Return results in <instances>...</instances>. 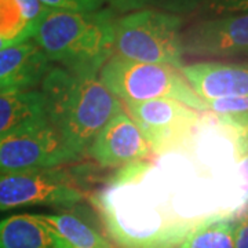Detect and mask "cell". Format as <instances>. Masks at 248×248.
I'll return each mask as SVG.
<instances>
[{
    "mask_svg": "<svg viewBox=\"0 0 248 248\" xmlns=\"http://www.w3.org/2000/svg\"><path fill=\"white\" fill-rule=\"evenodd\" d=\"M47 119L75 159L87 155L102 127L124 109L99 75L73 73L54 65L40 84Z\"/></svg>",
    "mask_w": 248,
    "mask_h": 248,
    "instance_id": "obj_1",
    "label": "cell"
},
{
    "mask_svg": "<svg viewBox=\"0 0 248 248\" xmlns=\"http://www.w3.org/2000/svg\"><path fill=\"white\" fill-rule=\"evenodd\" d=\"M115 21L110 10L48 11L31 39L58 66L80 75H99L102 65L113 55Z\"/></svg>",
    "mask_w": 248,
    "mask_h": 248,
    "instance_id": "obj_2",
    "label": "cell"
},
{
    "mask_svg": "<svg viewBox=\"0 0 248 248\" xmlns=\"http://www.w3.org/2000/svg\"><path fill=\"white\" fill-rule=\"evenodd\" d=\"M99 79L124 104L171 98L207 112L205 102L196 95L181 69L171 65L131 61L113 54L102 65Z\"/></svg>",
    "mask_w": 248,
    "mask_h": 248,
    "instance_id": "obj_3",
    "label": "cell"
},
{
    "mask_svg": "<svg viewBox=\"0 0 248 248\" xmlns=\"http://www.w3.org/2000/svg\"><path fill=\"white\" fill-rule=\"evenodd\" d=\"M184 18L155 10H140L116 18L113 54L131 61L184 66Z\"/></svg>",
    "mask_w": 248,
    "mask_h": 248,
    "instance_id": "obj_4",
    "label": "cell"
},
{
    "mask_svg": "<svg viewBox=\"0 0 248 248\" xmlns=\"http://www.w3.org/2000/svg\"><path fill=\"white\" fill-rule=\"evenodd\" d=\"M72 161L75 156L46 113L0 137V172L57 169Z\"/></svg>",
    "mask_w": 248,
    "mask_h": 248,
    "instance_id": "obj_5",
    "label": "cell"
},
{
    "mask_svg": "<svg viewBox=\"0 0 248 248\" xmlns=\"http://www.w3.org/2000/svg\"><path fill=\"white\" fill-rule=\"evenodd\" d=\"M124 105L155 155H164L185 146L202 120L200 112L171 98L125 102Z\"/></svg>",
    "mask_w": 248,
    "mask_h": 248,
    "instance_id": "obj_6",
    "label": "cell"
},
{
    "mask_svg": "<svg viewBox=\"0 0 248 248\" xmlns=\"http://www.w3.org/2000/svg\"><path fill=\"white\" fill-rule=\"evenodd\" d=\"M83 192L62 170L0 172V211L35 205L71 207Z\"/></svg>",
    "mask_w": 248,
    "mask_h": 248,
    "instance_id": "obj_7",
    "label": "cell"
},
{
    "mask_svg": "<svg viewBox=\"0 0 248 248\" xmlns=\"http://www.w3.org/2000/svg\"><path fill=\"white\" fill-rule=\"evenodd\" d=\"M185 55L204 58L248 57V13L210 17L182 31Z\"/></svg>",
    "mask_w": 248,
    "mask_h": 248,
    "instance_id": "obj_8",
    "label": "cell"
},
{
    "mask_svg": "<svg viewBox=\"0 0 248 248\" xmlns=\"http://www.w3.org/2000/svg\"><path fill=\"white\" fill-rule=\"evenodd\" d=\"M87 155L101 167H124L149 159L153 152L141 128L123 109L102 127Z\"/></svg>",
    "mask_w": 248,
    "mask_h": 248,
    "instance_id": "obj_9",
    "label": "cell"
},
{
    "mask_svg": "<svg viewBox=\"0 0 248 248\" xmlns=\"http://www.w3.org/2000/svg\"><path fill=\"white\" fill-rule=\"evenodd\" d=\"M181 73L204 102L248 97V63L203 61L184 65Z\"/></svg>",
    "mask_w": 248,
    "mask_h": 248,
    "instance_id": "obj_10",
    "label": "cell"
},
{
    "mask_svg": "<svg viewBox=\"0 0 248 248\" xmlns=\"http://www.w3.org/2000/svg\"><path fill=\"white\" fill-rule=\"evenodd\" d=\"M54 63L32 39L0 50V91L35 90Z\"/></svg>",
    "mask_w": 248,
    "mask_h": 248,
    "instance_id": "obj_11",
    "label": "cell"
},
{
    "mask_svg": "<svg viewBox=\"0 0 248 248\" xmlns=\"http://www.w3.org/2000/svg\"><path fill=\"white\" fill-rule=\"evenodd\" d=\"M0 248H68V246L36 214H17L0 221Z\"/></svg>",
    "mask_w": 248,
    "mask_h": 248,
    "instance_id": "obj_12",
    "label": "cell"
},
{
    "mask_svg": "<svg viewBox=\"0 0 248 248\" xmlns=\"http://www.w3.org/2000/svg\"><path fill=\"white\" fill-rule=\"evenodd\" d=\"M45 113V101L39 89L0 91V137Z\"/></svg>",
    "mask_w": 248,
    "mask_h": 248,
    "instance_id": "obj_13",
    "label": "cell"
},
{
    "mask_svg": "<svg viewBox=\"0 0 248 248\" xmlns=\"http://www.w3.org/2000/svg\"><path fill=\"white\" fill-rule=\"evenodd\" d=\"M36 215L61 236L68 248H113V246L89 222L75 214L57 213Z\"/></svg>",
    "mask_w": 248,
    "mask_h": 248,
    "instance_id": "obj_14",
    "label": "cell"
},
{
    "mask_svg": "<svg viewBox=\"0 0 248 248\" xmlns=\"http://www.w3.org/2000/svg\"><path fill=\"white\" fill-rule=\"evenodd\" d=\"M234 223L229 217L197 222L177 248H234Z\"/></svg>",
    "mask_w": 248,
    "mask_h": 248,
    "instance_id": "obj_15",
    "label": "cell"
},
{
    "mask_svg": "<svg viewBox=\"0 0 248 248\" xmlns=\"http://www.w3.org/2000/svg\"><path fill=\"white\" fill-rule=\"evenodd\" d=\"M105 3L122 13L155 10L182 17L184 14H190L196 10H200L204 0H105Z\"/></svg>",
    "mask_w": 248,
    "mask_h": 248,
    "instance_id": "obj_16",
    "label": "cell"
},
{
    "mask_svg": "<svg viewBox=\"0 0 248 248\" xmlns=\"http://www.w3.org/2000/svg\"><path fill=\"white\" fill-rule=\"evenodd\" d=\"M32 33L17 0H0V39L16 45L29 40Z\"/></svg>",
    "mask_w": 248,
    "mask_h": 248,
    "instance_id": "obj_17",
    "label": "cell"
},
{
    "mask_svg": "<svg viewBox=\"0 0 248 248\" xmlns=\"http://www.w3.org/2000/svg\"><path fill=\"white\" fill-rule=\"evenodd\" d=\"M40 3L50 11L94 13L102 9L105 0H40Z\"/></svg>",
    "mask_w": 248,
    "mask_h": 248,
    "instance_id": "obj_18",
    "label": "cell"
},
{
    "mask_svg": "<svg viewBox=\"0 0 248 248\" xmlns=\"http://www.w3.org/2000/svg\"><path fill=\"white\" fill-rule=\"evenodd\" d=\"M200 11L211 17L248 13V0H204Z\"/></svg>",
    "mask_w": 248,
    "mask_h": 248,
    "instance_id": "obj_19",
    "label": "cell"
},
{
    "mask_svg": "<svg viewBox=\"0 0 248 248\" xmlns=\"http://www.w3.org/2000/svg\"><path fill=\"white\" fill-rule=\"evenodd\" d=\"M207 112H213L217 116L237 115L248 112V97L222 98L207 101Z\"/></svg>",
    "mask_w": 248,
    "mask_h": 248,
    "instance_id": "obj_20",
    "label": "cell"
},
{
    "mask_svg": "<svg viewBox=\"0 0 248 248\" xmlns=\"http://www.w3.org/2000/svg\"><path fill=\"white\" fill-rule=\"evenodd\" d=\"M17 3L19 4L28 24L32 27V31L39 24V21L50 11L40 3V0H17Z\"/></svg>",
    "mask_w": 248,
    "mask_h": 248,
    "instance_id": "obj_21",
    "label": "cell"
},
{
    "mask_svg": "<svg viewBox=\"0 0 248 248\" xmlns=\"http://www.w3.org/2000/svg\"><path fill=\"white\" fill-rule=\"evenodd\" d=\"M234 248H248V211L234 223Z\"/></svg>",
    "mask_w": 248,
    "mask_h": 248,
    "instance_id": "obj_22",
    "label": "cell"
},
{
    "mask_svg": "<svg viewBox=\"0 0 248 248\" xmlns=\"http://www.w3.org/2000/svg\"><path fill=\"white\" fill-rule=\"evenodd\" d=\"M240 171H241V175L244 178V186H246V189L248 190V151L246 152V156H244V159L241 160V163H240Z\"/></svg>",
    "mask_w": 248,
    "mask_h": 248,
    "instance_id": "obj_23",
    "label": "cell"
},
{
    "mask_svg": "<svg viewBox=\"0 0 248 248\" xmlns=\"http://www.w3.org/2000/svg\"><path fill=\"white\" fill-rule=\"evenodd\" d=\"M13 43H10L7 40H4V39H0V50H3V48H6V47H9Z\"/></svg>",
    "mask_w": 248,
    "mask_h": 248,
    "instance_id": "obj_24",
    "label": "cell"
}]
</instances>
